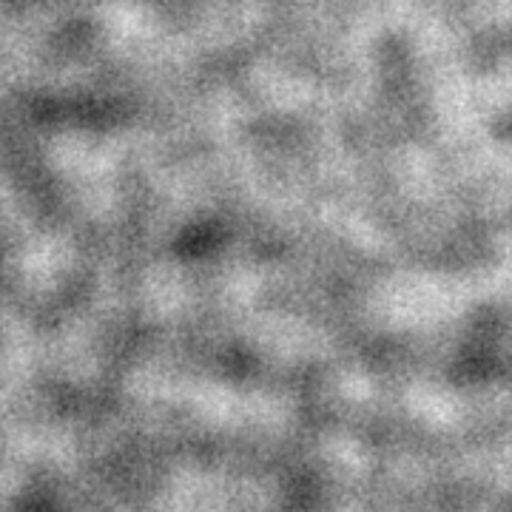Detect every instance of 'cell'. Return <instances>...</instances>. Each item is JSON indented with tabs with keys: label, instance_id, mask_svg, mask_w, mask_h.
<instances>
[]
</instances>
